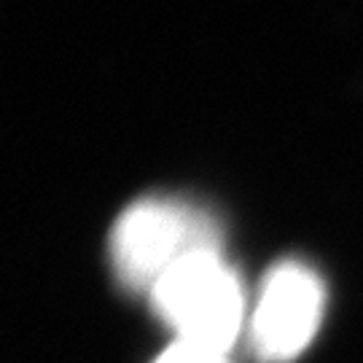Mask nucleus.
<instances>
[{
	"label": "nucleus",
	"mask_w": 363,
	"mask_h": 363,
	"mask_svg": "<svg viewBox=\"0 0 363 363\" xmlns=\"http://www.w3.org/2000/svg\"><path fill=\"white\" fill-rule=\"evenodd\" d=\"M202 250H220L216 220L205 210L169 196L138 199L111 232V264L124 288H151L181 261Z\"/></svg>",
	"instance_id": "1"
},
{
	"label": "nucleus",
	"mask_w": 363,
	"mask_h": 363,
	"mask_svg": "<svg viewBox=\"0 0 363 363\" xmlns=\"http://www.w3.org/2000/svg\"><path fill=\"white\" fill-rule=\"evenodd\" d=\"M151 307L183 342L229 352L247 328L245 294L220 250H202L169 269L151 291Z\"/></svg>",
	"instance_id": "2"
},
{
	"label": "nucleus",
	"mask_w": 363,
	"mask_h": 363,
	"mask_svg": "<svg viewBox=\"0 0 363 363\" xmlns=\"http://www.w3.org/2000/svg\"><path fill=\"white\" fill-rule=\"evenodd\" d=\"M325 291L318 272L286 261L264 277L247 315V342L264 363H288L307 350L323 320Z\"/></svg>",
	"instance_id": "3"
},
{
	"label": "nucleus",
	"mask_w": 363,
	"mask_h": 363,
	"mask_svg": "<svg viewBox=\"0 0 363 363\" xmlns=\"http://www.w3.org/2000/svg\"><path fill=\"white\" fill-rule=\"evenodd\" d=\"M154 363H232V361H229V352L175 339Z\"/></svg>",
	"instance_id": "4"
}]
</instances>
